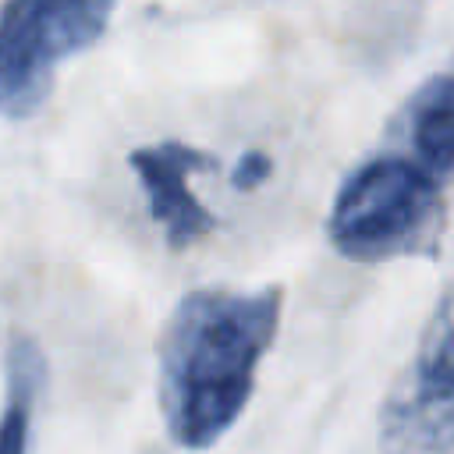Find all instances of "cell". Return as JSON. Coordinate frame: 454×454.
Instances as JSON below:
<instances>
[{"mask_svg":"<svg viewBox=\"0 0 454 454\" xmlns=\"http://www.w3.org/2000/svg\"><path fill=\"white\" fill-rule=\"evenodd\" d=\"M454 440V376H450V298L419 340L411 365L394 383L380 411V454H450Z\"/></svg>","mask_w":454,"mask_h":454,"instance_id":"obj_4","label":"cell"},{"mask_svg":"<svg viewBox=\"0 0 454 454\" xmlns=\"http://www.w3.org/2000/svg\"><path fill=\"white\" fill-rule=\"evenodd\" d=\"M401 135L408 156L419 160L433 177L447 181L454 170V92L450 74L440 71L415 89L401 114Z\"/></svg>","mask_w":454,"mask_h":454,"instance_id":"obj_6","label":"cell"},{"mask_svg":"<svg viewBox=\"0 0 454 454\" xmlns=\"http://www.w3.org/2000/svg\"><path fill=\"white\" fill-rule=\"evenodd\" d=\"M117 0H7L0 7V117H32L57 67L89 50L110 25Z\"/></svg>","mask_w":454,"mask_h":454,"instance_id":"obj_3","label":"cell"},{"mask_svg":"<svg viewBox=\"0 0 454 454\" xmlns=\"http://www.w3.org/2000/svg\"><path fill=\"white\" fill-rule=\"evenodd\" d=\"M128 167L135 170L149 199V216L160 223L170 248H188L216 227L213 213L188 188V174L216 167L209 153L184 142H156V145L131 149Z\"/></svg>","mask_w":454,"mask_h":454,"instance_id":"obj_5","label":"cell"},{"mask_svg":"<svg viewBox=\"0 0 454 454\" xmlns=\"http://www.w3.org/2000/svg\"><path fill=\"white\" fill-rule=\"evenodd\" d=\"M284 291L199 287L188 291L156 351V394L167 436L184 450L213 447L245 411L259 365L280 326Z\"/></svg>","mask_w":454,"mask_h":454,"instance_id":"obj_1","label":"cell"},{"mask_svg":"<svg viewBox=\"0 0 454 454\" xmlns=\"http://www.w3.org/2000/svg\"><path fill=\"white\" fill-rule=\"evenodd\" d=\"M46 383V362L28 333H14L7 344V408L0 415V454L32 450V419Z\"/></svg>","mask_w":454,"mask_h":454,"instance_id":"obj_7","label":"cell"},{"mask_svg":"<svg viewBox=\"0 0 454 454\" xmlns=\"http://www.w3.org/2000/svg\"><path fill=\"white\" fill-rule=\"evenodd\" d=\"M443 184L408 153H380L337 188L326 234L355 262L436 255L447 227Z\"/></svg>","mask_w":454,"mask_h":454,"instance_id":"obj_2","label":"cell"},{"mask_svg":"<svg viewBox=\"0 0 454 454\" xmlns=\"http://www.w3.org/2000/svg\"><path fill=\"white\" fill-rule=\"evenodd\" d=\"M270 170H273V163H270L266 153H245L238 160V167H234V184L238 188H255V184H262L270 177Z\"/></svg>","mask_w":454,"mask_h":454,"instance_id":"obj_8","label":"cell"}]
</instances>
